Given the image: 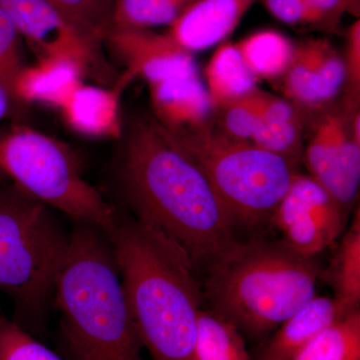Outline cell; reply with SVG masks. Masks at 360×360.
I'll return each instance as SVG.
<instances>
[{"instance_id":"obj_1","label":"cell","mask_w":360,"mask_h":360,"mask_svg":"<svg viewBox=\"0 0 360 360\" xmlns=\"http://www.w3.org/2000/svg\"><path fill=\"white\" fill-rule=\"evenodd\" d=\"M118 186L130 214L179 246L194 269L231 253L233 219L200 169L165 139L153 117L130 125Z\"/></svg>"},{"instance_id":"obj_2","label":"cell","mask_w":360,"mask_h":360,"mask_svg":"<svg viewBox=\"0 0 360 360\" xmlns=\"http://www.w3.org/2000/svg\"><path fill=\"white\" fill-rule=\"evenodd\" d=\"M127 307L153 360H193L202 288L186 252L167 236L117 210L106 232Z\"/></svg>"},{"instance_id":"obj_3","label":"cell","mask_w":360,"mask_h":360,"mask_svg":"<svg viewBox=\"0 0 360 360\" xmlns=\"http://www.w3.org/2000/svg\"><path fill=\"white\" fill-rule=\"evenodd\" d=\"M72 221L54 295L56 354L63 360H143L108 234L90 222Z\"/></svg>"},{"instance_id":"obj_4","label":"cell","mask_w":360,"mask_h":360,"mask_svg":"<svg viewBox=\"0 0 360 360\" xmlns=\"http://www.w3.org/2000/svg\"><path fill=\"white\" fill-rule=\"evenodd\" d=\"M205 271L208 309L259 343L314 300L321 274L314 257L262 238L239 243Z\"/></svg>"},{"instance_id":"obj_5","label":"cell","mask_w":360,"mask_h":360,"mask_svg":"<svg viewBox=\"0 0 360 360\" xmlns=\"http://www.w3.org/2000/svg\"><path fill=\"white\" fill-rule=\"evenodd\" d=\"M70 245L53 208L15 184L0 186V291L13 303V321L39 340Z\"/></svg>"},{"instance_id":"obj_6","label":"cell","mask_w":360,"mask_h":360,"mask_svg":"<svg viewBox=\"0 0 360 360\" xmlns=\"http://www.w3.org/2000/svg\"><path fill=\"white\" fill-rule=\"evenodd\" d=\"M158 127L205 175L236 225L252 226L272 217L295 177L288 160L217 131L212 124L175 131Z\"/></svg>"},{"instance_id":"obj_7","label":"cell","mask_w":360,"mask_h":360,"mask_svg":"<svg viewBox=\"0 0 360 360\" xmlns=\"http://www.w3.org/2000/svg\"><path fill=\"white\" fill-rule=\"evenodd\" d=\"M0 167L16 186L65 213L108 232L117 208L82 176L77 158L63 142L27 127L0 135Z\"/></svg>"},{"instance_id":"obj_8","label":"cell","mask_w":360,"mask_h":360,"mask_svg":"<svg viewBox=\"0 0 360 360\" xmlns=\"http://www.w3.org/2000/svg\"><path fill=\"white\" fill-rule=\"evenodd\" d=\"M345 217L338 201L314 177L295 174L271 219L283 243L314 257L340 238Z\"/></svg>"},{"instance_id":"obj_9","label":"cell","mask_w":360,"mask_h":360,"mask_svg":"<svg viewBox=\"0 0 360 360\" xmlns=\"http://www.w3.org/2000/svg\"><path fill=\"white\" fill-rule=\"evenodd\" d=\"M0 8L13 21L37 59L68 56L82 60L101 78L110 77L101 49L90 42L58 9L45 0H0Z\"/></svg>"},{"instance_id":"obj_10","label":"cell","mask_w":360,"mask_h":360,"mask_svg":"<svg viewBox=\"0 0 360 360\" xmlns=\"http://www.w3.org/2000/svg\"><path fill=\"white\" fill-rule=\"evenodd\" d=\"M340 115L322 120L305 153L311 177L321 184L347 214L359 193L360 136Z\"/></svg>"},{"instance_id":"obj_11","label":"cell","mask_w":360,"mask_h":360,"mask_svg":"<svg viewBox=\"0 0 360 360\" xmlns=\"http://www.w3.org/2000/svg\"><path fill=\"white\" fill-rule=\"evenodd\" d=\"M103 44L122 61L127 70L120 77L129 85L135 77L148 82L198 75L193 53L181 49L167 33L150 28L111 25Z\"/></svg>"},{"instance_id":"obj_12","label":"cell","mask_w":360,"mask_h":360,"mask_svg":"<svg viewBox=\"0 0 360 360\" xmlns=\"http://www.w3.org/2000/svg\"><path fill=\"white\" fill-rule=\"evenodd\" d=\"M356 309L335 297L315 296L258 345L255 359L292 360L317 336Z\"/></svg>"},{"instance_id":"obj_13","label":"cell","mask_w":360,"mask_h":360,"mask_svg":"<svg viewBox=\"0 0 360 360\" xmlns=\"http://www.w3.org/2000/svg\"><path fill=\"white\" fill-rule=\"evenodd\" d=\"M257 0H195L168 27L167 35L181 49L205 51L224 41Z\"/></svg>"},{"instance_id":"obj_14","label":"cell","mask_w":360,"mask_h":360,"mask_svg":"<svg viewBox=\"0 0 360 360\" xmlns=\"http://www.w3.org/2000/svg\"><path fill=\"white\" fill-rule=\"evenodd\" d=\"M156 122L167 130H196L212 124L213 105L198 75L148 84Z\"/></svg>"},{"instance_id":"obj_15","label":"cell","mask_w":360,"mask_h":360,"mask_svg":"<svg viewBox=\"0 0 360 360\" xmlns=\"http://www.w3.org/2000/svg\"><path fill=\"white\" fill-rule=\"evenodd\" d=\"M89 68L68 56H46L25 65L13 84L15 103H41L60 110L84 82Z\"/></svg>"},{"instance_id":"obj_16","label":"cell","mask_w":360,"mask_h":360,"mask_svg":"<svg viewBox=\"0 0 360 360\" xmlns=\"http://www.w3.org/2000/svg\"><path fill=\"white\" fill-rule=\"evenodd\" d=\"M124 89L117 82L111 87L82 82L60 108L66 124L89 139H120L122 134L120 103Z\"/></svg>"},{"instance_id":"obj_17","label":"cell","mask_w":360,"mask_h":360,"mask_svg":"<svg viewBox=\"0 0 360 360\" xmlns=\"http://www.w3.org/2000/svg\"><path fill=\"white\" fill-rule=\"evenodd\" d=\"M206 90L215 108L245 98L257 91V78L248 70L236 44L225 42L205 68Z\"/></svg>"},{"instance_id":"obj_18","label":"cell","mask_w":360,"mask_h":360,"mask_svg":"<svg viewBox=\"0 0 360 360\" xmlns=\"http://www.w3.org/2000/svg\"><path fill=\"white\" fill-rule=\"evenodd\" d=\"M250 142L292 165L302 144L300 122L293 106L265 94L262 116Z\"/></svg>"},{"instance_id":"obj_19","label":"cell","mask_w":360,"mask_h":360,"mask_svg":"<svg viewBox=\"0 0 360 360\" xmlns=\"http://www.w3.org/2000/svg\"><path fill=\"white\" fill-rule=\"evenodd\" d=\"M248 70L257 79L283 77L290 68L295 45L274 30L253 33L236 44Z\"/></svg>"},{"instance_id":"obj_20","label":"cell","mask_w":360,"mask_h":360,"mask_svg":"<svg viewBox=\"0 0 360 360\" xmlns=\"http://www.w3.org/2000/svg\"><path fill=\"white\" fill-rule=\"evenodd\" d=\"M193 360H251L245 336L233 324L210 309H201Z\"/></svg>"},{"instance_id":"obj_21","label":"cell","mask_w":360,"mask_h":360,"mask_svg":"<svg viewBox=\"0 0 360 360\" xmlns=\"http://www.w3.org/2000/svg\"><path fill=\"white\" fill-rule=\"evenodd\" d=\"M335 297L350 309L360 302V215L357 210L352 226L343 236L326 271Z\"/></svg>"},{"instance_id":"obj_22","label":"cell","mask_w":360,"mask_h":360,"mask_svg":"<svg viewBox=\"0 0 360 360\" xmlns=\"http://www.w3.org/2000/svg\"><path fill=\"white\" fill-rule=\"evenodd\" d=\"M324 39H309L295 45V56L283 75L284 91L297 103L322 104L319 91V63Z\"/></svg>"},{"instance_id":"obj_23","label":"cell","mask_w":360,"mask_h":360,"mask_svg":"<svg viewBox=\"0 0 360 360\" xmlns=\"http://www.w3.org/2000/svg\"><path fill=\"white\" fill-rule=\"evenodd\" d=\"M292 360H360V309L326 329Z\"/></svg>"},{"instance_id":"obj_24","label":"cell","mask_w":360,"mask_h":360,"mask_svg":"<svg viewBox=\"0 0 360 360\" xmlns=\"http://www.w3.org/2000/svg\"><path fill=\"white\" fill-rule=\"evenodd\" d=\"M195 0H115L111 25L169 27Z\"/></svg>"},{"instance_id":"obj_25","label":"cell","mask_w":360,"mask_h":360,"mask_svg":"<svg viewBox=\"0 0 360 360\" xmlns=\"http://www.w3.org/2000/svg\"><path fill=\"white\" fill-rule=\"evenodd\" d=\"M65 15L96 46L101 49L111 26V0H45Z\"/></svg>"},{"instance_id":"obj_26","label":"cell","mask_w":360,"mask_h":360,"mask_svg":"<svg viewBox=\"0 0 360 360\" xmlns=\"http://www.w3.org/2000/svg\"><path fill=\"white\" fill-rule=\"evenodd\" d=\"M0 360H63L25 329L0 315Z\"/></svg>"},{"instance_id":"obj_27","label":"cell","mask_w":360,"mask_h":360,"mask_svg":"<svg viewBox=\"0 0 360 360\" xmlns=\"http://www.w3.org/2000/svg\"><path fill=\"white\" fill-rule=\"evenodd\" d=\"M264 96V92L257 89L250 96L222 108L224 134L238 141H250L262 116Z\"/></svg>"},{"instance_id":"obj_28","label":"cell","mask_w":360,"mask_h":360,"mask_svg":"<svg viewBox=\"0 0 360 360\" xmlns=\"http://www.w3.org/2000/svg\"><path fill=\"white\" fill-rule=\"evenodd\" d=\"M21 39L13 21L0 8V84L7 90L13 101L14 80L25 65L22 60Z\"/></svg>"},{"instance_id":"obj_29","label":"cell","mask_w":360,"mask_h":360,"mask_svg":"<svg viewBox=\"0 0 360 360\" xmlns=\"http://www.w3.org/2000/svg\"><path fill=\"white\" fill-rule=\"evenodd\" d=\"M272 16L290 25H317L323 22L305 0H262Z\"/></svg>"},{"instance_id":"obj_30","label":"cell","mask_w":360,"mask_h":360,"mask_svg":"<svg viewBox=\"0 0 360 360\" xmlns=\"http://www.w3.org/2000/svg\"><path fill=\"white\" fill-rule=\"evenodd\" d=\"M345 79L354 86V94H359L360 82V22L355 21L347 32V52L343 58Z\"/></svg>"},{"instance_id":"obj_31","label":"cell","mask_w":360,"mask_h":360,"mask_svg":"<svg viewBox=\"0 0 360 360\" xmlns=\"http://www.w3.org/2000/svg\"><path fill=\"white\" fill-rule=\"evenodd\" d=\"M305 1L323 21L331 15L342 13L348 6V0H305Z\"/></svg>"},{"instance_id":"obj_32","label":"cell","mask_w":360,"mask_h":360,"mask_svg":"<svg viewBox=\"0 0 360 360\" xmlns=\"http://www.w3.org/2000/svg\"><path fill=\"white\" fill-rule=\"evenodd\" d=\"M13 103L14 101L7 90L0 84V122L9 115Z\"/></svg>"},{"instance_id":"obj_33","label":"cell","mask_w":360,"mask_h":360,"mask_svg":"<svg viewBox=\"0 0 360 360\" xmlns=\"http://www.w3.org/2000/svg\"><path fill=\"white\" fill-rule=\"evenodd\" d=\"M6 175L4 174V170H2L1 167H0V181H2L4 179H6Z\"/></svg>"},{"instance_id":"obj_34","label":"cell","mask_w":360,"mask_h":360,"mask_svg":"<svg viewBox=\"0 0 360 360\" xmlns=\"http://www.w3.org/2000/svg\"><path fill=\"white\" fill-rule=\"evenodd\" d=\"M111 1H113V2H115V0H111Z\"/></svg>"}]
</instances>
